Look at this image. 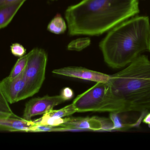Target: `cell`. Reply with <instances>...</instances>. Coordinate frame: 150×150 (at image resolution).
Masks as SVG:
<instances>
[{
	"label": "cell",
	"mask_w": 150,
	"mask_h": 150,
	"mask_svg": "<svg viewBox=\"0 0 150 150\" xmlns=\"http://www.w3.org/2000/svg\"><path fill=\"white\" fill-rule=\"evenodd\" d=\"M33 121H27L18 117L0 118V130L16 132H30Z\"/></svg>",
	"instance_id": "10"
},
{
	"label": "cell",
	"mask_w": 150,
	"mask_h": 150,
	"mask_svg": "<svg viewBox=\"0 0 150 150\" xmlns=\"http://www.w3.org/2000/svg\"><path fill=\"white\" fill-rule=\"evenodd\" d=\"M76 112H77L76 110L74 104L72 103L59 110H55L52 109L50 110L44 114H45L50 117L63 118L72 115Z\"/></svg>",
	"instance_id": "14"
},
{
	"label": "cell",
	"mask_w": 150,
	"mask_h": 150,
	"mask_svg": "<svg viewBox=\"0 0 150 150\" xmlns=\"http://www.w3.org/2000/svg\"><path fill=\"white\" fill-rule=\"evenodd\" d=\"M8 117H15V118H17V117H18L16 116V115H13L10 114L0 112V118H8Z\"/></svg>",
	"instance_id": "23"
},
{
	"label": "cell",
	"mask_w": 150,
	"mask_h": 150,
	"mask_svg": "<svg viewBox=\"0 0 150 150\" xmlns=\"http://www.w3.org/2000/svg\"><path fill=\"white\" fill-rule=\"evenodd\" d=\"M143 122L150 127V113L147 114L143 119Z\"/></svg>",
	"instance_id": "24"
},
{
	"label": "cell",
	"mask_w": 150,
	"mask_h": 150,
	"mask_svg": "<svg viewBox=\"0 0 150 150\" xmlns=\"http://www.w3.org/2000/svg\"><path fill=\"white\" fill-rule=\"evenodd\" d=\"M27 60L28 54L20 57L14 65L9 75L8 76L10 78H14L23 73L27 64Z\"/></svg>",
	"instance_id": "16"
},
{
	"label": "cell",
	"mask_w": 150,
	"mask_h": 150,
	"mask_svg": "<svg viewBox=\"0 0 150 150\" xmlns=\"http://www.w3.org/2000/svg\"><path fill=\"white\" fill-rule=\"evenodd\" d=\"M122 113L150 110V61L139 55L127 68L110 75L108 82Z\"/></svg>",
	"instance_id": "3"
},
{
	"label": "cell",
	"mask_w": 150,
	"mask_h": 150,
	"mask_svg": "<svg viewBox=\"0 0 150 150\" xmlns=\"http://www.w3.org/2000/svg\"><path fill=\"white\" fill-rule=\"evenodd\" d=\"M59 127L63 131H112L113 124L110 119L98 117L66 118L65 122Z\"/></svg>",
	"instance_id": "6"
},
{
	"label": "cell",
	"mask_w": 150,
	"mask_h": 150,
	"mask_svg": "<svg viewBox=\"0 0 150 150\" xmlns=\"http://www.w3.org/2000/svg\"><path fill=\"white\" fill-rule=\"evenodd\" d=\"M25 2V1H18L0 8V29L9 23Z\"/></svg>",
	"instance_id": "11"
},
{
	"label": "cell",
	"mask_w": 150,
	"mask_h": 150,
	"mask_svg": "<svg viewBox=\"0 0 150 150\" xmlns=\"http://www.w3.org/2000/svg\"><path fill=\"white\" fill-rule=\"evenodd\" d=\"M52 73L56 75L79 78L96 83L108 82L110 78V75L82 67H66L54 70Z\"/></svg>",
	"instance_id": "8"
},
{
	"label": "cell",
	"mask_w": 150,
	"mask_h": 150,
	"mask_svg": "<svg viewBox=\"0 0 150 150\" xmlns=\"http://www.w3.org/2000/svg\"><path fill=\"white\" fill-rule=\"evenodd\" d=\"M73 104L77 112L122 113L120 102L112 92L108 82L96 83L90 89L77 96Z\"/></svg>",
	"instance_id": "4"
},
{
	"label": "cell",
	"mask_w": 150,
	"mask_h": 150,
	"mask_svg": "<svg viewBox=\"0 0 150 150\" xmlns=\"http://www.w3.org/2000/svg\"><path fill=\"white\" fill-rule=\"evenodd\" d=\"M0 105L3 107L8 113L11 114L12 115H16L14 114V113L11 110V108L10 107L9 104L7 102L6 99L4 97V96L1 91V89H0Z\"/></svg>",
	"instance_id": "20"
},
{
	"label": "cell",
	"mask_w": 150,
	"mask_h": 150,
	"mask_svg": "<svg viewBox=\"0 0 150 150\" xmlns=\"http://www.w3.org/2000/svg\"><path fill=\"white\" fill-rule=\"evenodd\" d=\"M139 12L138 0H82L69 7L65 17L70 35L96 36Z\"/></svg>",
	"instance_id": "1"
},
{
	"label": "cell",
	"mask_w": 150,
	"mask_h": 150,
	"mask_svg": "<svg viewBox=\"0 0 150 150\" xmlns=\"http://www.w3.org/2000/svg\"><path fill=\"white\" fill-rule=\"evenodd\" d=\"M110 119L113 124L114 131H124L131 128L139 126L141 123V121L137 122L135 123H126L122 121V118L121 117L120 113H110Z\"/></svg>",
	"instance_id": "12"
},
{
	"label": "cell",
	"mask_w": 150,
	"mask_h": 150,
	"mask_svg": "<svg viewBox=\"0 0 150 150\" xmlns=\"http://www.w3.org/2000/svg\"><path fill=\"white\" fill-rule=\"evenodd\" d=\"M90 44L91 40L89 38H81L71 41L67 48L69 50L80 51L88 47Z\"/></svg>",
	"instance_id": "17"
},
{
	"label": "cell",
	"mask_w": 150,
	"mask_h": 150,
	"mask_svg": "<svg viewBox=\"0 0 150 150\" xmlns=\"http://www.w3.org/2000/svg\"><path fill=\"white\" fill-rule=\"evenodd\" d=\"M25 85L23 72L14 78L8 76L0 82V89L9 104L17 102L18 95L23 90Z\"/></svg>",
	"instance_id": "9"
},
{
	"label": "cell",
	"mask_w": 150,
	"mask_h": 150,
	"mask_svg": "<svg viewBox=\"0 0 150 150\" xmlns=\"http://www.w3.org/2000/svg\"><path fill=\"white\" fill-rule=\"evenodd\" d=\"M66 121V118H58V117H50L45 114H43L41 118L33 121L35 124L47 125L51 127H59L64 123Z\"/></svg>",
	"instance_id": "15"
},
{
	"label": "cell",
	"mask_w": 150,
	"mask_h": 150,
	"mask_svg": "<svg viewBox=\"0 0 150 150\" xmlns=\"http://www.w3.org/2000/svg\"><path fill=\"white\" fill-rule=\"evenodd\" d=\"M65 101L60 95L54 96L46 95L41 97L32 99L25 104L23 119L25 120H31L33 117L43 115Z\"/></svg>",
	"instance_id": "7"
},
{
	"label": "cell",
	"mask_w": 150,
	"mask_h": 150,
	"mask_svg": "<svg viewBox=\"0 0 150 150\" xmlns=\"http://www.w3.org/2000/svg\"><path fill=\"white\" fill-rule=\"evenodd\" d=\"M54 127L47 125L35 124L31 127L30 132H53Z\"/></svg>",
	"instance_id": "19"
},
{
	"label": "cell",
	"mask_w": 150,
	"mask_h": 150,
	"mask_svg": "<svg viewBox=\"0 0 150 150\" xmlns=\"http://www.w3.org/2000/svg\"><path fill=\"white\" fill-rule=\"evenodd\" d=\"M20 1H25L26 0H0V8Z\"/></svg>",
	"instance_id": "22"
},
{
	"label": "cell",
	"mask_w": 150,
	"mask_h": 150,
	"mask_svg": "<svg viewBox=\"0 0 150 150\" xmlns=\"http://www.w3.org/2000/svg\"><path fill=\"white\" fill-rule=\"evenodd\" d=\"M47 56L43 49L35 48L28 53L27 64L23 71L24 88L17 102L32 97L39 91L45 78Z\"/></svg>",
	"instance_id": "5"
},
{
	"label": "cell",
	"mask_w": 150,
	"mask_h": 150,
	"mask_svg": "<svg viewBox=\"0 0 150 150\" xmlns=\"http://www.w3.org/2000/svg\"><path fill=\"white\" fill-rule=\"evenodd\" d=\"M11 51L13 55L21 57L25 55L26 49L19 43H14L10 47Z\"/></svg>",
	"instance_id": "18"
},
{
	"label": "cell",
	"mask_w": 150,
	"mask_h": 150,
	"mask_svg": "<svg viewBox=\"0 0 150 150\" xmlns=\"http://www.w3.org/2000/svg\"><path fill=\"white\" fill-rule=\"evenodd\" d=\"M47 30L54 34L64 33L67 29V25L64 18L59 14H57L48 24Z\"/></svg>",
	"instance_id": "13"
},
{
	"label": "cell",
	"mask_w": 150,
	"mask_h": 150,
	"mask_svg": "<svg viewBox=\"0 0 150 150\" xmlns=\"http://www.w3.org/2000/svg\"><path fill=\"white\" fill-rule=\"evenodd\" d=\"M149 51L150 52V38L149 40Z\"/></svg>",
	"instance_id": "26"
},
{
	"label": "cell",
	"mask_w": 150,
	"mask_h": 150,
	"mask_svg": "<svg viewBox=\"0 0 150 150\" xmlns=\"http://www.w3.org/2000/svg\"><path fill=\"white\" fill-rule=\"evenodd\" d=\"M0 112H3L7 113H8V112H7V111H6V110H5V108H4V107H3L1 105H0Z\"/></svg>",
	"instance_id": "25"
},
{
	"label": "cell",
	"mask_w": 150,
	"mask_h": 150,
	"mask_svg": "<svg viewBox=\"0 0 150 150\" xmlns=\"http://www.w3.org/2000/svg\"><path fill=\"white\" fill-rule=\"evenodd\" d=\"M150 23L147 16H137L111 29L100 41L105 62L113 69L130 64L143 51L149 50Z\"/></svg>",
	"instance_id": "2"
},
{
	"label": "cell",
	"mask_w": 150,
	"mask_h": 150,
	"mask_svg": "<svg viewBox=\"0 0 150 150\" xmlns=\"http://www.w3.org/2000/svg\"><path fill=\"white\" fill-rule=\"evenodd\" d=\"M60 95L66 101H67L71 99L73 97L74 92L71 88L66 87L63 89Z\"/></svg>",
	"instance_id": "21"
},
{
	"label": "cell",
	"mask_w": 150,
	"mask_h": 150,
	"mask_svg": "<svg viewBox=\"0 0 150 150\" xmlns=\"http://www.w3.org/2000/svg\"><path fill=\"white\" fill-rule=\"evenodd\" d=\"M52 1H54V0H52Z\"/></svg>",
	"instance_id": "27"
}]
</instances>
